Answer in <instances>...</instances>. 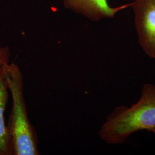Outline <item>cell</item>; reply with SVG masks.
<instances>
[{"label": "cell", "instance_id": "obj_1", "mask_svg": "<svg viewBox=\"0 0 155 155\" xmlns=\"http://www.w3.org/2000/svg\"><path fill=\"white\" fill-rule=\"evenodd\" d=\"M155 132V85L145 84L139 101L130 106L116 107L100 127L98 136L106 144H124L132 134Z\"/></svg>", "mask_w": 155, "mask_h": 155}, {"label": "cell", "instance_id": "obj_2", "mask_svg": "<svg viewBox=\"0 0 155 155\" xmlns=\"http://www.w3.org/2000/svg\"><path fill=\"white\" fill-rule=\"evenodd\" d=\"M3 68L12 100L6 126L11 140L13 155H39L37 133L28 118L22 71L18 64L11 61L5 64Z\"/></svg>", "mask_w": 155, "mask_h": 155}, {"label": "cell", "instance_id": "obj_3", "mask_svg": "<svg viewBox=\"0 0 155 155\" xmlns=\"http://www.w3.org/2000/svg\"><path fill=\"white\" fill-rule=\"evenodd\" d=\"M130 7L134 13L139 45L147 55L155 59V0H134Z\"/></svg>", "mask_w": 155, "mask_h": 155}, {"label": "cell", "instance_id": "obj_4", "mask_svg": "<svg viewBox=\"0 0 155 155\" xmlns=\"http://www.w3.org/2000/svg\"><path fill=\"white\" fill-rule=\"evenodd\" d=\"M67 8L82 13L89 19L97 21L103 18H113L118 12L130 6V4L111 7L107 0H64Z\"/></svg>", "mask_w": 155, "mask_h": 155}, {"label": "cell", "instance_id": "obj_5", "mask_svg": "<svg viewBox=\"0 0 155 155\" xmlns=\"http://www.w3.org/2000/svg\"><path fill=\"white\" fill-rule=\"evenodd\" d=\"M9 94L2 66L0 67V155H13L11 140L4 117Z\"/></svg>", "mask_w": 155, "mask_h": 155}, {"label": "cell", "instance_id": "obj_6", "mask_svg": "<svg viewBox=\"0 0 155 155\" xmlns=\"http://www.w3.org/2000/svg\"><path fill=\"white\" fill-rule=\"evenodd\" d=\"M11 61V52L8 47H0V67Z\"/></svg>", "mask_w": 155, "mask_h": 155}]
</instances>
